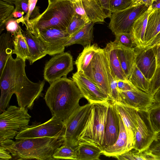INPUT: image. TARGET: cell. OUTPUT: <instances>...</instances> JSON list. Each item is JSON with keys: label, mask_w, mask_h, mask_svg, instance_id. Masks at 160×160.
<instances>
[{"label": "cell", "mask_w": 160, "mask_h": 160, "mask_svg": "<svg viewBox=\"0 0 160 160\" xmlns=\"http://www.w3.org/2000/svg\"><path fill=\"white\" fill-rule=\"evenodd\" d=\"M25 61L12 55L7 60L0 75V112L8 106L13 94L16 96L18 106L31 109L34 101L41 95L45 80L34 82L30 80L25 72Z\"/></svg>", "instance_id": "1"}, {"label": "cell", "mask_w": 160, "mask_h": 160, "mask_svg": "<svg viewBox=\"0 0 160 160\" xmlns=\"http://www.w3.org/2000/svg\"><path fill=\"white\" fill-rule=\"evenodd\" d=\"M83 96L76 83L63 76L50 84L44 98L52 116L65 121Z\"/></svg>", "instance_id": "2"}, {"label": "cell", "mask_w": 160, "mask_h": 160, "mask_svg": "<svg viewBox=\"0 0 160 160\" xmlns=\"http://www.w3.org/2000/svg\"><path fill=\"white\" fill-rule=\"evenodd\" d=\"M64 138L43 137L16 140L7 139L0 142L14 160H55L53 155L64 144Z\"/></svg>", "instance_id": "3"}, {"label": "cell", "mask_w": 160, "mask_h": 160, "mask_svg": "<svg viewBox=\"0 0 160 160\" xmlns=\"http://www.w3.org/2000/svg\"><path fill=\"white\" fill-rule=\"evenodd\" d=\"M73 2L61 1L48 4L42 13L29 21L26 28L36 36L48 28L67 30L75 13Z\"/></svg>", "instance_id": "4"}, {"label": "cell", "mask_w": 160, "mask_h": 160, "mask_svg": "<svg viewBox=\"0 0 160 160\" xmlns=\"http://www.w3.org/2000/svg\"><path fill=\"white\" fill-rule=\"evenodd\" d=\"M109 101L92 103L89 112L78 137V144H90L103 150Z\"/></svg>", "instance_id": "5"}, {"label": "cell", "mask_w": 160, "mask_h": 160, "mask_svg": "<svg viewBox=\"0 0 160 160\" xmlns=\"http://www.w3.org/2000/svg\"><path fill=\"white\" fill-rule=\"evenodd\" d=\"M31 118L27 108L9 106L0 115V142L13 139L28 125Z\"/></svg>", "instance_id": "6"}, {"label": "cell", "mask_w": 160, "mask_h": 160, "mask_svg": "<svg viewBox=\"0 0 160 160\" xmlns=\"http://www.w3.org/2000/svg\"><path fill=\"white\" fill-rule=\"evenodd\" d=\"M65 127L63 122L55 116L45 122L27 125L15 137L16 140L43 137L64 138Z\"/></svg>", "instance_id": "7"}, {"label": "cell", "mask_w": 160, "mask_h": 160, "mask_svg": "<svg viewBox=\"0 0 160 160\" xmlns=\"http://www.w3.org/2000/svg\"><path fill=\"white\" fill-rule=\"evenodd\" d=\"M148 8L144 4L130 6L123 10L112 13L109 27L115 35L132 32L133 24Z\"/></svg>", "instance_id": "8"}, {"label": "cell", "mask_w": 160, "mask_h": 160, "mask_svg": "<svg viewBox=\"0 0 160 160\" xmlns=\"http://www.w3.org/2000/svg\"><path fill=\"white\" fill-rule=\"evenodd\" d=\"M105 48L98 47L89 64L82 73L109 97L110 85L105 63Z\"/></svg>", "instance_id": "9"}, {"label": "cell", "mask_w": 160, "mask_h": 160, "mask_svg": "<svg viewBox=\"0 0 160 160\" xmlns=\"http://www.w3.org/2000/svg\"><path fill=\"white\" fill-rule=\"evenodd\" d=\"M92 103L78 107L63 122L65 127L63 144L75 147L78 144V137L89 112Z\"/></svg>", "instance_id": "10"}, {"label": "cell", "mask_w": 160, "mask_h": 160, "mask_svg": "<svg viewBox=\"0 0 160 160\" xmlns=\"http://www.w3.org/2000/svg\"><path fill=\"white\" fill-rule=\"evenodd\" d=\"M73 58L68 52L54 55L45 64L43 72L45 80L50 84L67 75L73 69Z\"/></svg>", "instance_id": "11"}, {"label": "cell", "mask_w": 160, "mask_h": 160, "mask_svg": "<svg viewBox=\"0 0 160 160\" xmlns=\"http://www.w3.org/2000/svg\"><path fill=\"white\" fill-rule=\"evenodd\" d=\"M36 37L47 54L52 56L64 52L65 44L70 36L66 30L49 27L41 31Z\"/></svg>", "instance_id": "12"}, {"label": "cell", "mask_w": 160, "mask_h": 160, "mask_svg": "<svg viewBox=\"0 0 160 160\" xmlns=\"http://www.w3.org/2000/svg\"><path fill=\"white\" fill-rule=\"evenodd\" d=\"M156 136L149 121L147 111L138 110V126L133 149L139 151L148 149L155 140Z\"/></svg>", "instance_id": "13"}, {"label": "cell", "mask_w": 160, "mask_h": 160, "mask_svg": "<svg viewBox=\"0 0 160 160\" xmlns=\"http://www.w3.org/2000/svg\"><path fill=\"white\" fill-rule=\"evenodd\" d=\"M72 79L76 83L83 98L93 103L108 101L109 96L82 72L73 73Z\"/></svg>", "instance_id": "14"}, {"label": "cell", "mask_w": 160, "mask_h": 160, "mask_svg": "<svg viewBox=\"0 0 160 160\" xmlns=\"http://www.w3.org/2000/svg\"><path fill=\"white\" fill-rule=\"evenodd\" d=\"M135 63L145 77L151 81L157 69V61L152 48H135Z\"/></svg>", "instance_id": "15"}, {"label": "cell", "mask_w": 160, "mask_h": 160, "mask_svg": "<svg viewBox=\"0 0 160 160\" xmlns=\"http://www.w3.org/2000/svg\"><path fill=\"white\" fill-rule=\"evenodd\" d=\"M123 122L129 142L134 147L135 135L138 126V110L120 102H113Z\"/></svg>", "instance_id": "16"}, {"label": "cell", "mask_w": 160, "mask_h": 160, "mask_svg": "<svg viewBox=\"0 0 160 160\" xmlns=\"http://www.w3.org/2000/svg\"><path fill=\"white\" fill-rule=\"evenodd\" d=\"M119 92L120 102L138 110L147 111L155 102L153 96L139 90Z\"/></svg>", "instance_id": "17"}, {"label": "cell", "mask_w": 160, "mask_h": 160, "mask_svg": "<svg viewBox=\"0 0 160 160\" xmlns=\"http://www.w3.org/2000/svg\"><path fill=\"white\" fill-rule=\"evenodd\" d=\"M109 101L103 150L115 143L120 130L119 114L113 102Z\"/></svg>", "instance_id": "18"}, {"label": "cell", "mask_w": 160, "mask_h": 160, "mask_svg": "<svg viewBox=\"0 0 160 160\" xmlns=\"http://www.w3.org/2000/svg\"><path fill=\"white\" fill-rule=\"evenodd\" d=\"M119 115L120 130L118 138L114 144L102 151V154L107 157L116 158L133 149L129 142L123 122Z\"/></svg>", "instance_id": "19"}, {"label": "cell", "mask_w": 160, "mask_h": 160, "mask_svg": "<svg viewBox=\"0 0 160 160\" xmlns=\"http://www.w3.org/2000/svg\"><path fill=\"white\" fill-rule=\"evenodd\" d=\"M115 44L118 56L121 67L128 79L135 65V48L125 47L114 41Z\"/></svg>", "instance_id": "20"}, {"label": "cell", "mask_w": 160, "mask_h": 160, "mask_svg": "<svg viewBox=\"0 0 160 160\" xmlns=\"http://www.w3.org/2000/svg\"><path fill=\"white\" fill-rule=\"evenodd\" d=\"M105 48L109 64L114 78L117 80H129L121 67L114 42H108Z\"/></svg>", "instance_id": "21"}, {"label": "cell", "mask_w": 160, "mask_h": 160, "mask_svg": "<svg viewBox=\"0 0 160 160\" xmlns=\"http://www.w3.org/2000/svg\"><path fill=\"white\" fill-rule=\"evenodd\" d=\"M22 30L28 48L29 55L28 60L30 65L41 59L47 55L38 38L31 33L26 28Z\"/></svg>", "instance_id": "22"}, {"label": "cell", "mask_w": 160, "mask_h": 160, "mask_svg": "<svg viewBox=\"0 0 160 160\" xmlns=\"http://www.w3.org/2000/svg\"><path fill=\"white\" fill-rule=\"evenodd\" d=\"M160 32V9L153 10L150 13L144 37V48L147 47Z\"/></svg>", "instance_id": "23"}, {"label": "cell", "mask_w": 160, "mask_h": 160, "mask_svg": "<svg viewBox=\"0 0 160 160\" xmlns=\"http://www.w3.org/2000/svg\"><path fill=\"white\" fill-rule=\"evenodd\" d=\"M94 23L90 21L82 28L70 37L65 44L68 47L78 44L86 46L91 44L93 40V32Z\"/></svg>", "instance_id": "24"}, {"label": "cell", "mask_w": 160, "mask_h": 160, "mask_svg": "<svg viewBox=\"0 0 160 160\" xmlns=\"http://www.w3.org/2000/svg\"><path fill=\"white\" fill-rule=\"evenodd\" d=\"M151 11L149 8L136 20L133 24L131 32L138 47H144L145 35L148 18Z\"/></svg>", "instance_id": "25"}, {"label": "cell", "mask_w": 160, "mask_h": 160, "mask_svg": "<svg viewBox=\"0 0 160 160\" xmlns=\"http://www.w3.org/2000/svg\"><path fill=\"white\" fill-rule=\"evenodd\" d=\"M86 14L90 21L103 22L107 18L98 0H82Z\"/></svg>", "instance_id": "26"}, {"label": "cell", "mask_w": 160, "mask_h": 160, "mask_svg": "<svg viewBox=\"0 0 160 160\" xmlns=\"http://www.w3.org/2000/svg\"><path fill=\"white\" fill-rule=\"evenodd\" d=\"M75 148L77 160H98L102 154V150L100 148L86 143H79Z\"/></svg>", "instance_id": "27"}, {"label": "cell", "mask_w": 160, "mask_h": 160, "mask_svg": "<svg viewBox=\"0 0 160 160\" xmlns=\"http://www.w3.org/2000/svg\"><path fill=\"white\" fill-rule=\"evenodd\" d=\"M13 39V37L8 32L0 36V75L7 60L12 54Z\"/></svg>", "instance_id": "28"}, {"label": "cell", "mask_w": 160, "mask_h": 160, "mask_svg": "<svg viewBox=\"0 0 160 160\" xmlns=\"http://www.w3.org/2000/svg\"><path fill=\"white\" fill-rule=\"evenodd\" d=\"M97 44L84 47L75 62L78 72H82L88 67L98 48Z\"/></svg>", "instance_id": "29"}, {"label": "cell", "mask_w": 160, "mask_h": 160, "mask_svg": "<svg viewBox=\"0 0 160 160\" xmlns=\"http://www.w3.org/2000/svg\"><path fill=\"white\" fill-rule=\"evenodd\" d=\"M128 80L138 89L150 94V81L145 77L135 64Z\"/></svg>", "instance_id": "30"}, {"label": "cell", "mask_w": 160, "mask_h": 160, "mask_svg": "<svg viewBox=\"0 0 160 160\" xmlns=\"http://www.w3.org/2000/svg\"><path fill=\"white\" fill-rule=\"evenodd\" d=\"M22 31L13 37L14 49L13 54L25 60H28L29 55L27 42L22 33Z\"/></svg>", "instance_id": "31"}, {"label": "cell", "mask_w": 160, "mask_h": 160, "mask_svg": "<svg viewBox=\"0 0 160 160\" xmlns=\"http://www.w3.org/2000/svg\"><path fill=\"white\" fill-rule=\"evenodd\" d=\"M115 158L119 160H157L149 148L142 151L132 149Z\"/></svg>", "instance_id": "32"}, {"label": "cell", "mask_w": 160, "mask_h": 160, "mask_svg": "<svg viewBox=\"0 0 160 160\" xmlns=\"http://www.w3.org/2000/svg\"><path fill=\"white\" fill-rule=\"evenodd\" d=\"M15 9L13 5L0 0V33L4 30L7 22L13 18Z\"/></svg>", "instance_id": "33"}, {"label": "cell", "mask_w": 160, "mask_h": 160, "mask_svg": "<svg viewBox=\"0 0 160 160\" xmlns=\"http://www.w3.org/2000/svg\"><path fill=\"white\" fill-rule=\"evenodd\" d=\"M147 111L151 126L157 135L160 133V102H155Z\"/></svg>", "instance_id": "34"}, {"label": "cell", "mask_w": 160, "mask_h": 160, "mask_svg": "<svg viewBox=\"0 0 160 160\" xmlns=\"http://www.w3.org/2000/svg\"><path fill=\"white\" fill-rule=\"evenodd\" d=\"M105 63L110 85L109 100L113 102H120V94L118 89L117 80L114 78L110 68L106 52Z\"/></svg>", "instance_id": "35"}, {"label": "cell", "mask_w": 160, "mask_h": 160, "mask_svg": "<svg viewBox=\"0 0 160 160\" xmlns=\"http://www.w3.org/2000/svg\"><path fill=\"white\" fill-rule=\"evenodd\" d=\"M56 159H71L77 160V155L75 147L63 144L56 149L53 155Z\"/></svg>", "instance_id": "36"}, {"label": "cell", "mask_w": 160, "mask_h": 160, "mask_svg": "<svg viewBox=\"0 0 160 160\" xmlns=\"http://www.w3.org/2000/svg\"><path fill=\"white\" fill-rule=\"evenodd\" d=\"M37 1L38 0H29L28 12L25 16L20 18L21 22L25 24L26 26L29 20L36 18L40 14L39 8L36 6Z\"/></svg>", "instance_id": "37"}, {"label": "cell", "mask_w": 160, "mask_h": 160, "mask_svg": "<svg viewBox=\"0 0 160 160\" xmlns=\"http://www.w3.org/2000/svg\"><path fill=\"white\" fill-rule=\"evenodd\" d=\"M86 24L81 16L75 13L67 29V31L71 37L80 30Z\"/></svg>", "instance_id": "38"}, {"label": "cell", "mask_w": 160, "mask_h": 160, "mask_svg": "<svg viewBox=\"0 0 160 160\" xmlns=\"http://www.w3.org/2000/svg\"><path fill=\"white\" fill-rule=\"evenodd\" d=\"M115 36L114 41L116 43L128 48H135L137 47L132 32L119 33Z\"/></svg>", "instance_id": "39"}, {"label": "cell", "mask_w": 160, "mask_h": 160, "mask_svg": "<svg viewBox=\"0 0 160 160\" xmlns=\"http://www.w3.org/2000/svg\"><path fill=\"white\" fill-rule=\"evenodd\" d=\"M134 0H110V8L112 13L129 7Z\"/></svg>", "instance_id": "40"}, {"label": "cell", "mask_w": 160, "mask_h": 160, "mask_svg": "<svg viewBox=\"0 0 160 160\" xmlns=\"http://www.w3.org/2000/svg\"><path fill=\"white\" fill-rule=\"evenodd\" d=\"M20 22L19 18H12L8 20L5 25L7 32H10L13 36H15L22 30L18 23Z\"/></svg>", "instance_id": "41"}, {"label": "cell", "mask_w": 160, "mask_h": 160, "mask_svg": "<svg viewBox=\"0 0 160 160\" xmlns=\"http://www.w3.org/2000/svg\"><path fill=\"white\" fill-rule=\"evenodd\" d=\"M160 88V65L157 68L154 76L150 81V94L154 96Z\"/></svg>", "instance_id": "42"}, {"label": "cell", "mask_w": 160, "mask_h": 160, "mask_svg": "<svg viewBox=\"0 0 160 160\" xmlns=\"http://www.w3.org/2000/svg\"><path fill=\"white\" fill-rule=\"evenodd\" d=\"M73 2L75 13L81 16L87 23L90 22L83 7L82 0Z\"/></svg>", "instance_id": "43"}, {"label": "cell", "mask_w": 160, "mask_h": 160, "mask_svg": "<svg viewBox=\"0 0 160 160\" xmlns=\"http://www.w3.org/2000/svg\"><path fill=\"white\" fill-rule=\"evenodd\" d=\"M118 91H126L138 90L134 86L129 80H117Z\"/></svg>", "instance_id": "44"}, {"label": "cell", "mask_w": 160, "mask_h": 160, "mask_svg": "<svg viewBox=\"0 0 160 160\" xmlns=\"http://www.w3.org/2000/svg\"><path fill=\"white\" fill-rule=\"evenodd\" d=\"M29 0H16L14 11H21L27 14L28 11Z\"/></svg>", "instance_id": "45"}, {"label": "cell", "mask_w": 160, "mask_h": 160, "mask_svg": "<svg viewBox=\"0 0 160 160\" xmlns=\"http://www.w3.org/2000/svg\"><path fill=\"white\" fill-rule=\"evenodd\" d=\"M149 148L151 153L155 156L157 160H160V141L155 140Z\"/></svg>", "instance_id": "46"}, {"label": "cell", "mask_w": 160, "mask_h": 160, "mask_svg": "<svg viewBox=\"0 0 160 160\" xmlns=\"http://www.w3.org/2000/svg\"><path fill=\"white\" fill-rule=\"evenodd\" d=\"M107 16V18H110L112 13L110 8V0H98Z\"/></svg>", "instance_id": "47"}, {"label": "cell", "mask_w": 160, "mask_h": 160, "mask_svg": "<svg viewBox=\"0 0 160 160\" xmlns=\"http://www.w3.org/2000/svg\"><path fill=\"white\" fill-rule=\"evenodd\" d=\"M10 153L4 147L0 145V160L12 159V157Z\"/></svg>", "instance_id": "48"}, {"label": "cell", "mask_w": 160, "mask_h": 160, "mask_svg": "<svg viewBox=\"0 0 160 160\" xmlns=\"http://www.w3.org/2000/svg\"><path fill=\"white\" fill-rule=\"evenodd\" d=\"M153 0H134L130 6H135L141 4H144L148 8L151 6Z\"/></svg>", "instance_id": "49"}, {"label": "cell", "mask_w": 160, "mask_h": 160, "mask_svg": "<svg viewBox=\"0 0 160 160\" xmlns=\"http://www.w3.org/2000/svg\"><path fill=\"white\" fill-rule=\"evenodd\" d=\"M152 48L156 56L157 68L160 65V44Z\"/></svg>", "instance_id": "50"}, {"label": "cell", "mask_w": 160, "mask_h": 160, "mask_svg": "<svg viewBox=\"0 0 160 160\" xmlns=\"http://www.w3.org/2000/svg\"><path fill=\"white\" fill-rule=\"evenodd\" d=\"M159 44H160V32L157 35L149 46L146 48H152Z\"/></svg>", "instance_id": "51"}, {"label": "cell", "mask_w": 160, "mask_h": 160, "mask_svg": "<svg viewBox=\"0 0 160 160\" xmlns=\"http://www.w3.org/2000/svg\"><path fill=\"white\" fill-rule=\"evenodd\" d=\"M152 11L160 9V0H154L151 6L149 7Z\"/></svg>", "instance_id": "52"}, {"label": "cell", "mask_w": 160, "mask_h": 160, "mask_svg": "<svg viewBox=\"0 0 160 160\" xmlns=\"http://www.w3.org/2000/svg\"><path fill=\"white\" fill-rule=\"evenodd\" d=\"M24 12L21 11H14L13 13V17L14 18H21L23 17Z\"/></svg>", "instance_id": "53"}, {"label": "cell", "mask_w": 160, "mask_h": 160, "mask_svg": "<svg viewBox=\"0 0 160 160\" xmlns=\"http://www.w3.org/2000/svg\"><path fill=\"white\" fill-rule=\"evenodd\" d=\"M153 97L156 102H160V88L155 93Z\"/></svg>", "instance_id": "54"}, {"label": "cell", "mask_w": 160, "mask_h": 160, "mask_svg": "<svg viewBox=\"0 0 160 160\" xmlns=\"http://www.w3.org/2000/svg\"><path fill=\"white\" fill-rule=\"evenodd\" d=\"M61 1H70L74 2L73 0H48V4H50L54 2Z\"/></svg>", "instance_id": "55"}, {"label": "cell", "mask_w": 160, "mask_h": 160, "mask_svg": "<svg viewBox=\"0 0 160 160\" xmlns=\"http://www.w3.org/2000/svg\"><path fill=\"white\" fill-rule=\"evenodd\" d=\"M7 3H9L11 4H14L16 2V0H0Z\"/></svg>", "instance_id": "56"}, {"label": "cell", "mask_w": 160, "mask_h": 160, "mask_svg": "<svg viewBox=\"0 0 160 160\" xmlns=\"http://www.w3.org/2000/svg\"><path fill=\"white\" fill-rule=\"evenodd\" d=\"M155 140L160 141V133L157 135Z\"/></svg>", "instance_id": "57"}, {"label": "cell", "mask_w": 160, "mask_h": 160, "mask_svg": "<svg viewBox=\"0 0 160 160\" xmlns=\"http://www.w3.org/2000/svg\"><path fill=\"white\" fill-rule=\"evenodd\" d=\"M81 0H73L74 2H77Z\"/></svg>", "instance_id": "58"}]
</instances>
